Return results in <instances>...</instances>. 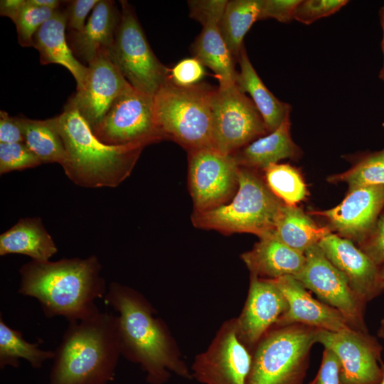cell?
I'll return each mask as SVG.
<instances>
[{"instance_id": "48", "label": "cell", "mask_w": 384, "mask_h": 384, "mask_svg": "<svg viewBox=\"0 0 384 384\" xmlns=\"http://www.w3.org/2000/svg\"><path fill=\"white\" fill-rule=\"evenodd\" d=\"M380 365H381V368H382V372H383V376H382V379L380 382L378 384H384V363L383 361L381 362Z\"/></svg>"}, {"instance_id": "27", "label": "cell", "mask_w": 384, "mask_h": 384, "mask_svg": "<svg viewBox=\"0 0 384 384\" xmlns=\"http://www.w3.org/2000/svg\"><path fill=\"white\" fill-rule=\"evenodd\" d=\"M202 26L191 46L193 57L215 73L219 86L235 85L238 73L235 69V59L220 33L218 23L210 21Z\"/></svg>"}, {"instance_id": "18", "label": "cell", "mask_w": 384, "mask_h": 384, "mask_svg": "<svg viewBox=\"0 0 384 384\" xmlns=\"http://www.w3.org/2000/svg\"><path fill=\"white\" fill-rule=\"evenodd\" d=\"M318 245L329 260L346 277L352 290L363 302L372 300L384 289L379 267L351 240L331 233Z\"/></svg>"}, {"instance_id": "42", "label": "cell", "mask_w": 384, "mask_h": 384, "mask_svg": "<svg viewBox=\"0 0 384 384\" xmlns=\"http://www.w3.org/2000/svg\"><path fill=\"white\" fill-rule=\"evenodd\" d=\"M24 142L21 117H11L0 111V143Z\"/></svg>"}, {"instance_id": "1", "label": "cell", "mask_w": 384, "mask_h": 384, "mask_svg": "<svg viewBox=\"0 0 384 384\" xmlns=\"http://www.w3.org/2000/svg\"><path fill=\"white\" fill-rule=\"evenodd\" d=\"M105 301L118 315L116 326L121 355L139 364L150 384H164L172 373L191 379V372L164 321L139 292L111 282Z\"/></svg>"}, {"instance_id": "29", "label": "cell", "mask_w": 384, "mask_h": 384, "mask_svg": "<svg viewBox=\"0 0 384 384\" xmlns=\"http://www.w3.org/2000/svg\"><path fill=\"white\" fill-rule=\"evenodd\" d=\"M24 143L42 163H58L65 159V149L53 117L45 120L21 117Z\"/></svg>"}, {"instance_id": "47", "label": "cell", "mask_w": 384, "mask_h": 384, "mask_svg": "<svg viewBox=\"0 0 384 384\" xmlns=\"http://www.w3.org/2000/svg\"><path fill=\"white\" fill-rule=\"evenodd\" d=\"M379 276L382 283H384V265L379 267Z\"/></svg>"}, {"instance_id": "12", "label": "cell", "mask_w": 384, "mask_h": 384, "mask_svg": "<svg viewBox=\"0 0 384 384\" xmlns=\"http://www.w3.org/2000/svg\"><path fill=\"white\" fill-rule=\"evenodd\" d=\"M304 255L305 265L294 277L322 302L340 311L352 329L368 332L364 321L366 302L352 290L346 277L329 260L319 245L309 248Z\"/></svg>"}, {"instance_id": "23", "label": "cell", "mask_w": 384, "mask_h": 384, "mask_svg": "<svg viewBox=\"0 0 384 384\" xmlns=\"http://www.w3.org/2000/svg\"><path fill=\"white\" fill-rule=\"evenodd\" d=\"M299 153L290 134V119L287 115L274 131L262 136L232 155L240 167L264 170L282 159L294 158Z\"/></svg>"}, {"instance_id": "13", "label": "cell", "mask_w": 384, "mask_h": 384, "mask_svg": "<svg viewBox=\"0 0 384 384\" xmlns=\"http://www.w3.org/2000/svg\"><path fill=\"white\" fill-rule=\"evenodd\" d=\"M252 352L240 341L235 318L225 321L207 349L191 366L192 378L202 384H247Z\"/></svg>"}, {"instance_id": "32", "label": "cell", "mask_w": 384, "mask_h": 384, "mask_svg": "<svg viewBox=\"0 0 384 384\" xmlns=\"http://www.w3.org/2000/svg\"><path fill=\"white\" fill-rule=\"evenodd\" d=\"M329 181L345 182L349 189L384 185V149L363 159L348 171L331 176Z\"/></svg>"}, {"instance_id": "46", "label": "cell", "mask_w": 384, "mask_h": 384, "mask_svg": "<svg viewBox=\"0 0 384 384\" xmlns=\"http://www.w3.org/2000/svg\"><path fill=\"white\" fill-rule=\"evenodd\" d=\"M378 335L381 338L384 339V319L380 322V327L378 331Z\"/></svg>"}, {"instance_id": "31", "label": "cell", "mask_w": 384, "mask_h": 384, "mask_svg": "<svg viewBox=\"0 0 384 384\" xmlns=\"http://www.w3.org/2000/svg\"><path fill=\"white\" fill-rule=\"evenodd\" d=\"M263 171L267 186L284 203L296 205L305 198L306 184L294 167L277 163L269 165Z\"/></svg>"}, {"instance_id": "28", "label": "cell", "mask_w": 384, "mask_h": 384, "mask_svg": "<svg viewBox=\"0 0 384 384\" xmlns=\"http://www.w3.org/2000/svg\"><path fill=\"white\" fill-rule=\"evenodd\" d=\"M260 7L261 0L228 1L218 27L235 60L239 59L245 34L259 20Z\"/></svg>"}, {"instance_id": "8", "label": "cell", "mask_w": 384, "mask_h": 384, "mask_svg": "<svg viewBox=\"0 0 384 384\" xmlns=\"http://www.w3.org/2000/svg\"><path fill=\"white\" fill-rule=\"evenodd\" d=\"M119 2L121 21L107 53L134 88L154 97L169 80L170 69L154 55L132 6L127 1Z\"/></svg>"}, {"instance_id": "39", "label": "cell", "mask_w": 384, "mask_h": 384, "mask_svg": "<svg viewBox=\"0 0 384 384\" xmlns=\"http://www.w3.org/2000/svg\"><path fill=\"white\" fill-rule=\"evenodd\" d=\"M300 0H261L259 20L274 18L282 23L294 19Z\"/></svg>"}, {"instance_id": "2", "label": "cell", "mask_w": 384, "mask_h": 384, "mask_svg": "<svg viewBox=\"0 0 384 384\" xmlns=\"http://www.w3.org/2000/svg\"><path fill=\"white\" fill-rule=\"evenodd\" d=\"M101 269L95 255L55 262L31 260L19 269L18 292L36 299L47 318L83 320L100 311L95 302L106 294Z\"/></svg>"}, {"instance_id": "30", "label": "cell", "mask_w": 384, "mask_h": 384, "mask_svg": "<svg viewBox=\"0 0 384 384\" xmlns=\"http://www.w3.org/2000/svg\"><path fill=\"white\" fill-rule=\"evenodd\" d=\"M55 351L41 350L38 343H31L23 338L21 331L6 324L0 316V368L6 366L17 368L20 359L27 361L36 369L40 368L43 363L53 359Z\"/></svg>"}, {"instance_id": "34", "label": "cell", "mask_w": 384, "mask_h": 384, "mask_svg": "<svg viewBox=\"0 0 384 384\" xmlns=\"http://www.w3.org/2000/svg\"><path fill=\"white\" fill-rule=\"evenodd\" d=\"M41 159L24 142L0 143V174L41 165Z\"/></svg>"}, {"instance_id": "22", "label": "cell", "mask_w": 384, "mask_h": 384, "mask_svg": "<svg viewBox=\"0 0 384 384\" xmlns=\"http://www.w3.org/2000/svg\"><path fill=\"white\" fill-rule=\"evenodd\" d=\"M250 274L263 279L296 276L303 269L306 257L281 242L273 234L260 238L253 247L241 255Z\"/></svg>"}, {"instance_id": "19", "label": "cell", "mask_w": 384, "mask_h": 384, "mask_svg": "<svg viewBox=\"0 0 384 384\" xmlns=\"http://www.w3.org/2000/svg\"><path fill=\"white\" fill-rule=\"evenodd\" d=\"M285 297L289 309L274 326L302 324L330 331L352 329L335 308L314 299L293 276L270 279Z\"/></svg>"}, {"instance_id": "6", "label": "cell", "mask_w": 384, "mask_h": 384, "mask_svg": "<svg viewBox=\"0 0 384 384\" xmlns=\"http://www.w3.org/2000/svg\"><path fill=\"white\" fill-rule=\"evenodd\" d=\"M215 88L206 83L182 87L168 80L154 96L156 123L164 140L188 153L214 148L211 99Z\"/></svg>"}, {"instance_id": "10", "label": "cell", "mask_w": 384, "mask_h": 384, "mask_svg": "<svg viewBox=\"0 0 384 384\" xmlns=\"http://www.w3.org/2000/svg\"><path fill=\"white\" fill-rule=\"evenodd\" d=\"M92 132L100 142L110 146H146L164 140L155 118L154 97L132 85L114 100Z\"/></svg>"}, {"instance_id": "15", "label": "cell", "mask_w": 384, "mask_h": 384, "mask_svg": "<svg viewBox=\"0 0 384 384\" xmlns=\"http://www.w3.org/2000/svg\"><path fill=\"white\" fill-rule=\"evenodd\" d=\"M288 309L285 297L271 279L250 274L245 305L235 318L240 341L252 353L260 340Z\"/></svg>"}, {"instance_id": "3", "label": "cell", "mask_w": 384, "mask_h": 384, "mask_svg": "<svg viewBox=\"0 0 384 384\" xmlns=\"http://www.w3.org/2000/svg\"><path fill=\"white\" fill-rule=\"evenodd\" d=\"M65 149L62 167L76 185L85 188L117 187L132 173L142 144L110 146L100 142L70 97L53 117Z\"/></svg>"}, {"instance_id": "11", "label": "cell", "mask_w": 384, "mask_h": 384, "mask_svg": "<svg viewBox=\"0 0 384 384\" xmlns=\"http://www.w3.org/2000/svg\"><path fill=\"white\" fill-rule=\"evenodd\" d=\"M188 182L193 210L205 211L228 203L238 188V169L232 154L215 148L188 153Z\"/></svg>"}, {"instance_id": "4", "label": "cell", "mask_w": 384, "mask_h": 384, "mask_svg": "<svg viewBox=\"0 0 384 384\" xmlns=\"http://www.w3.org/2000/svg\"><path fill=\"white\" fill-rule=\"evenodd\" d=\"M121 355L116 316L97 312L68 322L55 351L48 384H107Z\"/></svg>"}, {"instance_id": "7", "label": "cell", "mask_w": 384, "mask_h": 384, "mask_svg": "<svg viewBox=\"0 0 384 384\" xmlns=\"http://www.w3.org/2000/svg\"><path fill=\"white\" fill-rule=\"evenodd\" d=\"M317 329L302 324L272 327L252 353L247 384H303Z\"/></svg>"}, {"instance_id": "33", "label": "cell", "mask_w": 384, "mask_h": 384, "mask_svg": "<svg viewBox=\"0 0 384 384\" xmlns=\"http://www.w3.org/2000/svg\"><path fill=\"white\" fill-rule=\"evenodd\" d=\"M55 10L36 6L26 0L16 21L14 22L19 44L33 47V38L38 28L54 14Z\"/></svg>"}, {"instance_id": "21", "label": "cell", "mask_w": 384, "mask_h": 384, "mask_svg": "<svg viewBox=\"0 0 384 384\" xmlns=\"http://www.w3.org/2000/svg\"><path fill=\"white\" fill-rule=\"evenodd\" d=\"M66 10L59 8L36 31L33 47L39 52L42 65L55 63L66 68L76 81V90H79L85 85L89 68L74 55L66 41Z\"/></svg>"}, {"instance_id": "38", "label": "cell", "mask_w": 384, "mask_h": 384, "mask_svg": "<svg viewBox=\"0 0 384 384\" xmlns=\"http://www.w3.org/2000/svg\"><path fill=\"white\" fill-rule=\"evenodd\" d=\"M360 249L378 267L384 265V213L378 217L370 233L360 244Z\"/></svg>"}, {"instance_id": "25", "label": "cell", "mask_w": 384, "mask_h": 384, "mask_svg": "<svg viewBox=\"0 0 384 384\" xmlns=\"http://www.w3.org/2000/svg\"><path fill=\"white\" fill-rule=\"evenodd\" d=\"M240 71L238 72L235 85L243 93H248L260 112L270 132L276 129L289 115L291 106L278 100L265 85L253 68L245 47L238 60Z\"/></svg>"}, {"instance_id": "40", "label": "cell", "mask_w": 384, "mask_h": 384, "mask_svg": "<svg viewBox=\"0 0 384 384\" xmlns=\"http://www.w3.org/2000/svg\"><path fill=\"white\" fill-rule=\"evenodd\" d=\"M340 370L338 358L334 352L324 348L320 368L309 384H341Z\"/></svg>"}, {"instance_id": "24", "label": "cell", "mask_w": 384, "mask_h": 384, "mask_svg": "<svg viewBox=\"0 0 384 384\" xmlns=\"http://www.w3.org/2000/svg\"><path fill=\"white\" fill-rule=\"evenodd\" d=\"M58 252V248L40 218L20 219L0 235V255L20 254L32 260L44 262Z\"/></svg>"}, {"instance_id": "5", "label": "cell", "mask_w": 384, "mask_h": 384, "mask_svg": "<svg viewBox=\"0 0 384 384\" xmlns=\"http://www.w3.org/2000/svg\"><path fill=\"white\" fill-rule=\"evenodd\" d=\"M283 203L257 170L239 166L238 188L231 201L210 210H193L191 222L197 228L224 235L247 233L261 238L273 234Z\"/></svg>"}, {"instance_id": "44", "label": "cell", "mask_w": 384, "mask_h": 384, "mask_svg": "<svg viewBox=\"0 0 384 384\" xmlns=\"http://www.w3.org/2000/svg\"><path fill=\"white\" fill-rule=\"evenodd\" d=\"M28 3L36 6L57 10L62 1L58 0H27Z\"/></svg>"}, {"instance_id": "16", "label": "cell", "mask_w": 384, "mask_h": 384, "mask_svg": "<svg viewBox=\"0 0 384 384\" xmlns=\"http://www.w3.org/2000/svg\"><path fill=\"white\" fill-rule=\"evenodd\" d=\"M384 206V185L349 189L345 198L336 207L311 211L326 218L338 235L359 245L374 227Z\"/></svg>"}, {"instance_id": "26", "label": "cell", "mask_w": 384, "mask_h": 384, "mask_svg": "<svg viewBox=\"0 0 384 384\" xmlns=\"http://www.w3.org/2000/svg\"><path fill=\"white\" fill-rule=\"evenodd\" d=\"M330 226L317 225L296 205L283 203L276 220L273 235L292 249L304 253L331 233Z\"/></svg>"}, {"instance_id": "17", "label": "cell", "mask_w": 384, "mask_h": 384, "mask_svg": "<svg viewBox=\"0 0 384 384\" xmlns=\"http://www.w3.org/2000/svg\"><path fill=\"white\" fill-rule=\"evenodd\" d=\"M88 68L84 86L70 98L92 131L114 100L131 85L107 53H101Z\"/></svg>"}, {"instance_id": "37", "label": "cell", "mask_w": 384, "mask_h": 384, "mask_svg": "<svg viewBox=\"0 0 384 384\" xmlns=\"http://www.w3.org/2000/svg\"><path fill=\"white\" fill-rule=\"evenodd\" d=\"M227 3V0L188 1L190 17L201 23V25L210 21L219 24Z\"/></svg>"}, {"instance_id": "41", "label": "cell", "mask_w": 384, "mask_h": 384, "mask_svg": "<svg viewBox=\"0 0 384 384\" xmlns=\"http://www.w3.org/2000/svg\"><path fill=\"white\" fill-rule=\"evenodd\" d=\"M100 0L70 1L66 9L67 27L70 32H79L85 26V19Z\"/></svg>"}, {"instance_id": "36", "label": "cell", "mask_w": 384, "mask_h": 384, "mask_svg": "<svg viewBox=\"0 0 384 384\" xmlns=\"http://www.w3.org/2000/svg\"><path fill=\"white\" fill-rule=\"evenodd\" d=\"M204 75L203 65L194 57L188 58L169 70V80L176 85L188 87L199 83Z\"/></svg>"}, {"instance_id": "45", "label": "cell", "mask_w": 384, "mask_h": 384, "mask_svg": "<svg viewBox=\"0 0 384 384\" xmlns=\"http://www.w3.org/2000/svg\"><path fill=\"white\" fill-rule=\"evenodd\" d=\"M382 24H383V39L382 42V48H383V55H384V7L382 9ZM380 78L384 80V63H383V67L380 72Z\"/></svg>"}, {"instance_id": "20", "label": "cell", "mask_w": 384, "mask_h": 384, "mask_svg": "<svg viewBox=\"0 0 384 384\" xmlns=\"http://www.w3.org/2000/svg\"><path fill=\"white\" fill-rule=\"evenodd\" d=\"M121 21L114 1L100 0L79 32H70L69 46L77 59L87 65L112 46Z\"/></svg>"}, {"instance_id": "9", "label": "cell", "mask_w": 384, "mask_h": 384, "mask_svg": "<svg viewBox=\"0 0 384 384\" xmlns=\"http://www.w3.org/2000/svg\"><path fill=\"white\" fill-rule=\"evenodd\" d=\"M213 147L233 154L269 133L252 100L236 86H218L211 99Z\"/></svg>"}, {"instance_id": "49", "label": "cell", "mask_w": 384, "mask_h": 384, "mask_svg": "<svg viewBox=\"0 0 384 384\" xmlns=\"http://www.w3.org/2000/svg\"><path fill=\"white\" fill-rule=\"evenodd\" d=\"M382 287L384 289V283H382Z\"/></svg>"}, {"instance_id": "35", "label": "cell", "mask_w": 384, "mask_h": 384, "mask_svg": "<svg viewBox=\"0 0 384 384\" xmlns=\"http://www.w3.org/2000/svg\"><path fill=\"white\" fill-rule=\"evenodd\" d=\"M348 2L346 0H301L296 9L294 19L309 25L337 12Z\"/></svg>"}, {"instance_id": "43", "label": "cell", "mask_w": 384, "mask_h": 384, "mask_svg": "<svg viewBox=\"0 0 384 384\" xmlns=\"http://www.w3.org/2000/svg\"><path fill=\"white\" fill-rule=\"evenodd\" d=\"M25 3L26 0H1L0 1V14L9 17L14 23Z\"/></svg>"}, {"instance_id": "14", "label": "cell", "mask_w": 384, "mask_h": 384, "mask_svg": "<svg viewBox=\"0 0 384 384\" xmlns=\"http://www.w3.org/2000/svg\"><path fill=\"white\" fill-rule=\"evenodd\" d=\"M316 342L334 352L341 363V384H378L383 376L382 346L368 332L317 329Z\"/></svg>"}]
</instances>
